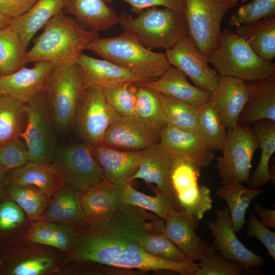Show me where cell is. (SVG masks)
<instances>
[{
  "mask_svg": "<svg viewBox=\"0 0 275 275\" xmlns=\"http://www.w3.org/2000/svg\"><path fill=\"white\" fill-rule=\"evenodd\" d=\"M275 16V0H252L233 12L228 21L235 27Z\"/></svg>",
  "mask_w": 275,
  "mask_h": 275,
  "instance_id": "46",
  "label": "cell"
},
{
  "mask_svg": "<svg viewBox=\"0 0 275 275\" xmlns=\"http://www.w3.org/2000/svg\"><path fill=\"white\" fill-rule=\"evenodd\" d=\"M38 0H0V11L12 20L28 12Z\"/></svg>",
  "mask_w": 275,
  "mask_h": 275,
  "instance_id": "50",
  "label": "cell"
},
{
  "mask_svg": "<svg viewBox=\"0 0 275 275\" xmlns=\"http://www.w3.org/2000/svg\"><path fill=\"white\" fill-rule=\"evenodd\" d=\"M264 190L246 188L242 183L234 182L218 188L217 196L224 199L228 205L232 228L239 233L246 223V211L250 203Z\"/></svg>",
  "mask_w": 275,
  "mask_h": 275,
  "instance_id": "34",
  "label": "cell"
},
{
  "mask_svg": "<svg viewBox=\"0 0 275 275\" xmlns=\"http://www.w3.org/2000/svg\"><path fill=\"white\" fill-rule=\"evenodd\" d=\"M160 131L137 116L117 115L107 128L102 144L121 150L142 151L159 144Z\"/></svg>",
  "mask_w": 275,
  "mask_h": 275,
  "instance_id": "14",
  "label": "cell"
},
{
  "mask_svg": "<svg viewBox=\"0 0 275 275\" xmlns=\"http://www.w3.org/2000/svg\"><path fill=\"white\" fill-rule=\"evenodd\" d=\"M26 118L25 103L0 93V146L20 138Z\"/></svg>",
  "mask_w": 275,
  "mask_h": 275,
  "instance_id": "36",
  "label": "cell"
},
{
  "mask_svg": "<svg viewBox=\"0 0 275 275\" xmlns=\"http://www.w3.org/2000/svg\"><path fill=\"white\" fill-rule=\"evenodd\" d=\"M197 134L211 150L221 151L227 130L211 96L198 108Z\"/></svg>",
  "mask_w": 275,
  "mask_h": 275,
  "instance_id": "35",
  "label": "cell"
},
{
  "mask_svg": "<svg viewBox=\"0 0 275 275\" xmlns=\"http://www.w3.org/2000/svg\"><path fill=\"white\" fill-rule=\"evenodd\" d=\"M110 4L115 0H104ZM128 3L131 11L138 14L144 10L157 6H163L171 9L180 15L185 16L186 12V0H121Z\"/></svg>",
  "mask_w": 275,
  "mask_h": 275,
  "instance_id": "49",
  "label": "cell"
},
{
  "mask_svg": "<svg viewBox=\"0 0 275 275\" xmlns=\"http://www.w3.org/2000/svg\"><path fill=\"white\" fill-rule=\"evenodd\" d=\"M211 96L227 130L235 127L248 99L245 81L219 75L217 87Z\"/></svg>",
  "mask_w": 275,
  "mask_h": 275,
  "instance_id": "24",
  "label": "cell"
},
{
  "mask_svg": "<svg viewBox=\"0 0 275 275\" xmlns=\"http://www.w3.org/2000/svg\"><path fill=\"white\" fill-rule=\"evenodd\" d=\"M30 161L28 150L19 138L0 146V169L11 171Z\"/></svg>",
  "mask_w": 275,
  "mask_h": 275,
  "instance_id": "47",
  "label": "cell"
},
{
  "mask_svg": "<svg viewBox=\"0 0 275 275\" xmlns=\"http://www.w3.org/2000/svg\"><path fill=\"white\" fill-rule=\"evenodd\" d=\"M12 19L0 11V28L9 26Z\"/></svg>",
  "mask_w": 275,
  "mask_h": 275,
  "instance_id": "53",
  "label": "cell"
},
{
  "mask_svg": "<svg viewBox=\"0 0 275 275\" xmlns=\"http://www.w3.org/2000/svg\"><path fill=\"white\" fill-rule=\"evenodd\" d=\"M26 49L18 33L10 26L0 28V73L12 74L28 63Z\"/></svg>",
  "mask_w": 275,
  "mask_h": 275,
  "instance_id": "39",
  "label": "cell"
},
{
  "mask_svg": "<svg viewBox=\"0 0 275 275\" xmlns=\"http://www.w3.org/2000/svg\"><path fill=\"white\" fill-rule=\"evenodd\" d=\"M87 85L77 62L53 66L44 92L58 135H64L73 126L78 101Z\"/></svg>",
  "mask_w": 275,
  "mask_h": 275,
  "instance_id": "6",
  "label": "cell"
},
{
  "mask_svg": "<svg viewBox=\"0 0 275 275\" xmlns=\"http://www.w3.org/2000/svg\"><path fill=\"white\" fill-rule=\"evenodd\" d=\"M90 146L105 180L121 187L131 184L141 163L142 151L121 150L102 144Z\"/></svg>",
  "mask_w": 275,
  "mask_h": 275,
  "instance_id": "18",
  "label": "cell"
},
{
  "mask_svg": "<svg viewBox=\"0 0 275 275\" xmlns=\"http://www.w3.org/2000/svg\"><path fill=\"white\" fill-rule=\"evenodd\" d=\"M234 32L257 55L268 61L274 58L275 16L236 26Z\"/></svg>",
  "mask_w": 275,
  "mask_h": 275,
  "instance_id": "32",
  "label": "cell"
},
{
  "mask_svg": "<svg viewBox=\"0 0 275 275\" xmlns=\"http://www.w3.org/2000/svg\"><path fill=\"white\" fill-rule=\"evenodd\" d=\"M117 115L108 105L102 89L87 85L78 101L73 125L83 142L95 146L102 144Z\"/></svg>",
  "mask_w": 275,
  "mask_h": 275,
  "instance_id": "12",
  "label": "cell"
},
{
  "mask_svg": "<svg viewBox=\"0 0 275 275\" xmlns=\"http://www.w3.org/2000/svg\"><path fill=\"white\" fill-rule=\"evenodd\" d=\"M140 244L144 251L157 258L175 263L190 261L163 232L142 236L140 239Z\"/></svg>",
  "mask_w": 275,
  "mask_h": 275,
  "instance_id": "42",
  "label": "cell"
},
{
  "mask_svg": "<svg viewBox=\"0 0 275 275\" xmlns=\"http://www.w3.org/2000/svg\"><path fill=\"white\" fill-rule=\"evenodd\" d=\"M118 23L124 32L150 50L170 49L188 35L185 16L168 8H150L136 17L124 12L119 15Z\"/></svg>",
  "mask_w": 275,
  "mask_h": 275,
  "instance_id": "4",
  "label": "cell"
},
{
  "mask_svg": "<svg viewBox=\"0 0 275 275\" xmlns=\"http://www.w3.org/2000/svg\"><path fill=\"white\" fill-rule=\"evenodd\" d=\"M25 104L26 123L20 138L28 150L30 161L51 164L60 145L44 91Z\"/></svg>",
  "mask_w": 275,
  "mask_h": 275,
  "instance_id": "9",
  "label": "cell"
},
{
  "mask_svg": "<svg viewBox=\"0 0 275 275\" xmlns=\"http://www.w3.org/2000/svg\"><path fill=\"white\" fill-rule=\"evenodd\" d=\"M42 29V33L28 50V63L40 61L55 64L77 62L89 43L99 37L98 32L85 29L63 11L52 17Z\"/></svg>",
  "mask_w": 275,
  "mask_h": 275,
  "instance_id": "2",
  "label": "cell"
},
{
  "mask_svg": "<svg viewBox=\"0 0 275 275\" xmlns=\"http://www.w3.org/2000/svg\"><path fill=\"white\" fill-rule=\"evenodd\" d=\"M66 0H38L23 15L12 19L10 27L19 35L24 47L38 31L55 15L62 12Z\"/></svg>",
  "mask_w": 275,
  "mask_h": 275,
  "instance_id": "30",
  "label": "cell"
},
{
  "mask_svg": "<svg viewBox=\"0 0 275 275\" xmlns=\"http://www.w3.org/2000/svg\"><path fill=\"white\" fill-rule=\"evenodd\" d=\"M136 116L160 130L168 125L157 92L141 84L137 93Z\"/></svg>",
  "mask_w": 275,
  "mask_h": 275,
  "instance_id": "44",
  "label": "cell"
},
{
  "mask_svg": "<svg viewBox=\"0 0 275 275\" xmlns=\"http://www.w3.org/2000/svg\"><path fill=\"white\" fill-rule=\"evenodd\" d=\"M142 153L141 163L133 181L140 179L150 185L154 184L151 186L178 203L171 180L175 158L159 144L142 150Z\"/></svg>",
  "mask_w": 275,
  "mask_h": 275,
  "instance_id": "20",
  "label": "cell"
},
{
  "mask_svg": "<svg viewBox=\"0 0 275 275\" xmlns=\"http://www.w3.org/2000/svg\"><path fill=\"white\" fill-rule=\"evenodd\" d=\"M77 63L88 85L102 88L123 81L144 82L130 71L103 59H96L82 53Z\"/></svg>",
  "mask_w": 275,
  "mask_h": 275,
  "instance_id": "29",
  "label": "cell"
},
{
  "mask_svg": "<svg viewBox=\"0 0 275 275\" xmlns=\"http://www.w3.org/2000/svg\"><path fill=\"white\" fill-rule=\"evenodd\" d=\"M220 76L244 81L275 74V64L257 55L245 41L231 30L221 32L217 43L208 58Z\"/></svg>",
  "mask_w": 275,
  "mask_h": 275,
  "instance_id": "5",
  "label": "cell"
},
{
  "mask_svg": "<svg viewBox=\"0 0 275 275\" xmlns=\"http://www.w3.org/2000/svg\"><path fill=\"white\" fill-rule=\"evenodd\" d=\"M1 76H2V75H1V74L0 73V78H1Z\"/></svg>",
  "mask_w": 275,
  "mask_h": 275,
  "instance_id": "55",
  "label": "cell"
},
{
  "mask_svg": "<svg viewBox=\"0 0 275 275\" xmlns=\"http://www.w3.org/2000/svg\"><path fill=\"white\" fill-rule=\"evenodd\" d=\"M25 222V212L15 202L2 200L0 202V245H9L10 240Z\"/></svg>",
  "mask_w": 275,
  "mask_h": 275,
  "instance_id": "45",
  "label": "cell"
},
{
  "mask_svg": "<svg viewBox=\"0 0 275 275\" xmlns=\"http://www.w3.org/2000/svg\"><path fill=\"white\" fill-rule=\"evenodd\" d=\"M187 77L181 70L172 66L158 78L140 84L199 108L210 98L211 93L191 85Z\"/></svg>",
  "mask_w": 275,
  "mask_h": 275,
  "instance_id": "27",
  "label": "cell"
},
{
  "mask_svg": "<svg viewBox=\"0 0 275 275\" xmlns=\"http://www.w3.org/2000/svg\"><path fill=\"white\" fill-rule=\"evenodd\" d=\"M159 144L175 158L185 159L200 168L209 167L216 157L197 134L169 125L160 130Z\"/></svg>",
  "mask_w": 275,
  "mask_h": 275,
  "instance_id": "21",
  "label": "cell"
},
{
  "mask_svg": "<svg viewBox=\"0 0 275 275\" xmlns=\"http://www.w3.org/2000/svg\"><path fill=\"white\" fill-rule=\"evenodd\" d=\"M168 125L197 134L198 108L157 92Z\"/></svg>",
  "mask_w": 275,
  "mask_h": 275,
  "instance_id": "40",
  "label": "cell"
},
{
  "mask_svg": "<svg viewBox=\"0 0 275 275\" xmlns=\"http://www.w3.org/2000/svg\"><path fill=\"white\" fill-rule=\"evenodd\" d=\"M251 126L258 140L261 155L256 169L250 176L248 185L250 188L258 189L272 180L269 162L275 152V122L261 120Z\"/></svg>",
  "mask_w": 275,
  "mask_h": 275,
  "instance_id": "33",
  "label": "cell"
},
{
  "mask_svg": "<svg viewBox=\"0 0 275 275\" xmlns=\"http://www.w3.org/2000/svg\"><path fill=\"white\" fill-rule=\"evenodd\" d=\"M64 254L53 248L25 240L0 250V275H44L59 272Z\"/></svg>",
  "mask_w": 275,
  "mask_h": 275,
  "instance_id": "7",
  "label": "cell"
},
{
  "mask_svg": "<svg viewBox=\"0 0 275 275\" xmlns=\"http://www.w3.org/2000/svg\"><path fill=\"white\" fill-rule=\"evenodd\" d=\"M86 50L130 71L144 82L158 78L172 66L165 53L147 48L124 32L115 37H98Z\"/></svg>",
  "mask_w": 275,
  "mask_h": 275,
  "instance_id": "3",
  "label": "cell"
},
{
  "mask_svg": "<svg viewBox=\"0 0 275 275\" xmlns=\"http://www.w3.org/2000/svg\"><path fill=\"white\" fill-rule=\"evenodd\" d=\"M259 148L258 140L251 126L237 124L227 131L221 150L222 155L215 159L221 184L234 182L248 184L252 159Z\"/></svg>",
  "mask_w": 275,
  "mask_h": 275,
  "instance_id": "8",
  "label": "cell"
},
{
  "mask_svg": "<svg viewBox=\"0 0 275 275\" xmlns=\"http://www.w3.org/2000/svg\"><path fill=\"white\" fill-rule=\"evenodd\" d=\"M214 221L207 222V226L213 237L212 245L226 259L237 262L248 268L264 265V259L250 251L237 238L231 223L228 207L215 212Z\"/></svg>",
  "mask_w": 275,
  "mask_h": 275,
  "instance_id": "16",
  "label": "cell"
},
{
  "mask_svg": "<svg viewBox=\"0 0 275 275\" xmlns=\"http://www.w3.org/2000/svg\"><path fill=\"white\" fill-rule=\"evenodd\" d=\"M139 84L123 81L101 88L108 105L116 114L121 116H136Z\"/></svg>",
  "mask_w": 275,
  "mask_h": 275,
  "instance_id": "41",
  "label": "cell"
},
{
  "mask_svg": "<svg viewBox=\"0 0 275 275\" xmlns=\"http://www.w3.org/2000/svg\"><path fill=\"white\" fill-rule=\"evenodd\" d=\"M199 261V269L195 275H241L249 273L251 269L226 259L212 244H209Z\"/></svg>",
  "mask_w": 275,
  "mask_h": 275,
  "instance_id": "43",
  "label": "cell"
},
{
  "mask_svg": "<svg viewBox=\"0 0 275 275\" xmlns=\"http://www.w3.org/2000/svg\"><path fill=\"white\" fill-rule=\"evenodd\" d=\"M23 240L49 246L64 254L73 251L78 243L80 229L45 221H31Z\"/></svg>",
  "mask_w": 275,
  "mask_h": 275,
  "instance_id": "25",
  "label": "cell"
},
{
  "mask_svg": "<svg viewBox=\"0 0 275 275\" xmlns=\"http://www.w3.org/2000/svg\"><path fill=\"white\" fill-rule=\"evenodd\" d=\"M248 99L238 124L251 126L261 120L275 122V74L245 81Z\"/></svg>",
  "mask_w": 275,
  "mask_h": 275,
  "instance_id": "22",
  "label": "cell"
},
{
  "mask_svg": "<svg viewBox=\"0 0 275 275\" xmlns=\"http://www.w3.org/2000/svg\"><path fill=\"white\" fill-rule=\"evenodd\" d=\"M165 53L171 65L183 72L195 86L211 93L215 90L219 75L189 35Z\"/></svg>",
  "mask_w": 275,
  "mask_h": 275,
  "instance_id": "15",
  "label": "cell"
},
{
  "mask_svg": "<svg viewBox=\"0 0 275 275\" xmlns=\"http://www.w3.org/2000/svg\"><path fill=\"white\" fill-rule=\"evenodd\" d=\"M9 172L0 169V202L2 200L4 191L9 182L8 174Z\"/></svg>",
  "mask_w": 275,
  "mask_h": 275,
  "instance_id": "52",
  "label": "cell"
},
{
  "mask_svg": "<svg viewBox=\"0 0 275 275\" xmlns=\"http://www.w3.org/2000/svg\"><path fill=\"white\" fill-rule=\"evenodd\" d=\"M8 181L12 184L37 187L48 200L63 184L51 164L33 161L10 171Z\"/></svg>",
  "mask_w": 275,
  "mask_h": 275,
  "instance_id": "31",
  "label": "cell"
},
{
  "mask_svg": "<svg viewBox=\"0 0 275 275\" xmlns=\"http://www.w3.org/2000/svg\"><path fill=\"white\" fill-rule=\"evenodd\" d=\"M240 0H186L188 35L207 58L218 41L225 14Z\"/></svg>",
  "mask_w": 275,
  "mask_h": 275,
  "instance_id": "10",
  "label": "cell"
},
{
  "mask_svg": "<svg viewBox=\"0 0 275 275\" xmlns=\"http://www.w3.org/2000/svg\"><path fill=\"white\" fill-rule=\"evenodd\" d=\"M51 164L63 183L82 192L104 180L90 145L83 142L60 145Z\"/></svg>",
  "mask_w": 275,
  "mask_h": 275,
  "instance_id": "11",
  "label": "cell"
},
{
  "mask_svg": "<svg viewBox=\"0 0 275 275\" xmlns=\"http://www.w3.org/2000/svg\"><path fill=\"white\" fill-rule=\"evenodd\" d=\"M254 210L259 216L261 223L268 228H275V210L267 209L257 203Z\"/></svg>",
  "mask_w": 275,
  "mask_h": 275,
  "instance_id": "51",
  "label": "cell"
},
{
  "mask_svg": "<svg viewBox=\"0 0 275 275\" xmlns=\"http://www.w3.org/2000/svg\"><path fill=\"white\" fill-rule=\"evenodd\" d=\"M155 196H151L134 189L131 184L122 187L123 204L134 206L150 211L163 219L172 210L183 211L179 204L151 186Z\"/></svg>",
  "mask_w": 275,
  "mask_h": 275,
  "instance_id": "38",
  "label": "cell"
},
{
  "mask_svg": "<svg viewBox=\"0 0 275 275\" xmlns=\"http://www.w3.org/2000/svg\"><path fill=\"white\" fill-rule=\"evenodd\" d=\"M246 237L257 238L267 249L268 255L275 260V232L263 225L253 212L249 216Z\"/></svg>",
  "mask_w": 275,
  "mask_h": 275,
  "instance_id": "48",
  "label": "cell"
},
{
  "mask_svg": "<svg viewBox=\"0 0 275 275\" xmlns=\"http://www.w3.org/2000/svg\"><path fill=\"white\" fill-rule=\"evenodd\" d=\"M122 189L104 179L82 192V203L88 223L104 218L124 205Z\"/></svg>",
  "mask_w": 275,
  "mask_h": 275,
  "instance_id": "28",
  "label": "cell"
},
{
  "mask_svg": "<svg viewBox=\"0 0 275 275\" xmlns=\"http://www.w3.org/2000/svg\"><path fill=\"white\" fill-rule=\"evenodd\" d=\"M63 12L72 15L85 29L105 31L118 23L119 15L104 0H66Z\"/></svg>",
  "mask_w": 275,
  "mask_h": 275,
  "instance_id": "26",
  "label": "cell"
},
{
  "mask_svg": "<svg viewBox=\"0 0 275 275\" xmlns=\"http://www.w3.org/2000/svg\"><path fill=\"white\" fill-rule=\"evenodd\" d=\"M164 234L192 261L200 260L209 245L196 230L200 220L184 211L172 210L164 219Z\"/></svg>",
  "mask_w": 275,
  "mask_h": 275,
  "instance_id": "19",
  "label": "cell"
},
{
  "mask_svg": "<svg viewBox=\"0 0 275 275\" xmlns=\"http://www.w3.org/2000/svg\"><path fill=\"white\" fill-rule=\"evenodd\" d=\"M3 199H9L15 202L31 221L40 220L49 200L37 187L9 182L4 191Z\"/></svg>",
  "mask_w": 275,
  "mask_h": 275,
  "instance_id": "37",
  "label": "cell"
},
{
  "mask_svg": "<svg viewBox=\"0 0 275 275\" xmlns=\"http://www.w3.org/2000/svg\"><path fill=\"white\" fill-rule=\"evenodd\" d=\"M200 169L185 159L176 158L171 171V180L183 211L201 221L212 208L213 200L210 189L199 185Z\"/></svg>",
  "mask_w": 275,
  "mask_h": 275,
  "instance_id": "13",
  "label": "cell"
},
{
  "mask_svg": "<svg viewBox=\"0 0 275 275\" xmlns=\"http://www.w3.org/2000/svg\"><path fill=\"white\" fill-rule=\"evenodd\" d=\"M164 223L163 218L150 211L124 204L107 217L80 228L78 243L64 254V263L92 262L125 273L169 270L195 275L199 266L195 262L166 261L150 255L141 246L140 238L162 232Z\"/></svg>",
  "mask_w": 275,
  "mask_h": 275,
  "instance_id": "1",
  "label": "cell"
},
{
  "mask_svg": "<svg viewBox=\"0 0 275 275\" xmlns=\"http://www.w3.org/2000/svg\"><path fill=\"white\" fill-rule=\"evenodd\" d=\"M82 192L67 184H62L49 199L39 221L66 224L80 229L87 223L82 203Z\"/></svg>",
  "mask_w": 275,
  "mask_h": 275,
  "instance_id": "23",
  "label": "cell"
},
{
  "mask_svg": "<svg viewBox=\"0 0 275 275\" xmlns=\"http://www.w3.org/2000/svg\"><path fill=\"white\" fill-rule=\"evenodd\" d=\"M55 64L36 61L32 68L23 66L0 78V93L26 103L42 92Z\"/></svg>",
  "mask_w": 275,
  "mask_h": 275,
  "instance_id": "17",
  "label": "cell"
},
{
  "mask_svg": "<svg viewBox=\"0 0 275 275\" xmlns=\"http://www.w3.org/2000/svg\"><path fill=\"white\" fill-rule=\"evenodd\" d=\"M242 2H245L246 0H241Z\"/></svg>",
  "mask_w": 275,
  "mask_h": 275,
  "instance_id": "54",
  "label": "cell"
}]
</instances>
